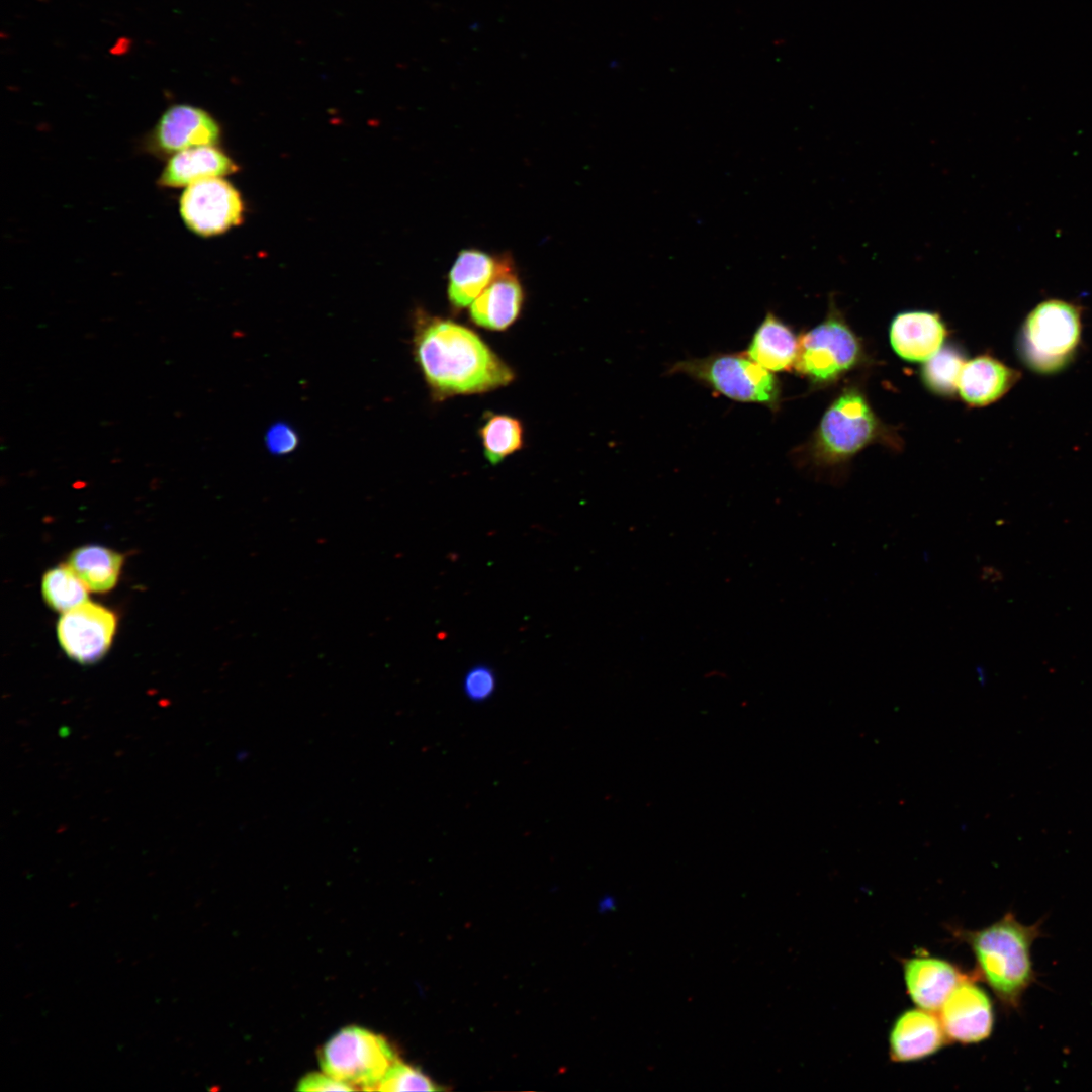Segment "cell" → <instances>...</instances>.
<instances>
[{"mask_svg": "<svg viewBox=\"0 0 1092 1092\" xmlns=\"http://www.w3.org/2000/svg\"><path fill=\"white\" fill-rule=\"evenodd\" d=\"M122 563L123 556L114 550L100 545H85L70 554L67 564L89 590L105 593L116 585Z\"/></svg>", "mask_w": 1092, "mask_h": 1092, "instance_id": "cell-20", "label": "cell"}, {"mask_svg": "<svg viewBox=\"0 0 1092 1092\" xmlns=\"http://www.w3.org/2000/svg\"><path fill=\"white\" fill-rule=\"evenodd\" d=\"M524 301V288L510 258L495 278L471 303L469 317L480 328L506 331L520 316Z\"/></svg>", "mask_w": 1092, "mask_h": 1092, "instance_id": "cell-14", "label": "cell"}, {"mask_svg": "<svg viewBox=\"0 0 1092 1092\" xmlns=\"http://www.w3.org/2000/svg\"><path fill=\"white\" fill-rule=\"evenodd\" d=\"M1082 307L1057 298L1036 304L1023 321L1018 355L1034 373L1052 375L1075 359L1082 341Z\"/></svg>", "mask_w": 1092, "mask_h": 1092, "instance_id": "cell-3", "label": "cell"}, {"mask_svg": "<svg viewBox=\"0 0 1092 1092\" xmlns=\"http://www.w3.org/2000/svg\"><path fill=\"white\" fill-rule=\"evenodd\" d=\"M299 444L296 430L286 422L272 424L265 435V445L269 453L283 456L292 453Z\"/></svg>", "mask_w": 1092, "mask_h": 1092, "instance_id": "cell-26", "label": "cell"}, {"mask_svg": "<svg viewBox=\"0 0 1092 1092\" xmlns=\"http://www.w3.org/2000/svg\"><path fill=\"white\" fill-rule=\"evenodd\" d=\"M671 372L687 374L737 401L772 406L780 395L775 375L746 354H716L689 359L676 363Z\"/></svg>", "mask_w": 1092, "mask_h": 1092, "instance_id": "cell-6", "label": "cell"}, {"mask_svg": "<svg viewBox=\"0 0 1092 1092\" xmlns=\"http://www.w3.org/2000/svg\"><path fill=\"white\" fill-rule=\"evenodd\" d=\"M299 1091H354L355 1088L326 1073H310L299 1080Z\"/></svg>", "mask_w": 1092, "mask_h": 1092, "instance_id": "cell-27", "label": "cell"}, {"mask_svg": "<svg viewBox=\"0 0 1092 1092\" xmlns=\"http://www.w3.org/2000/svg\"><path fill=\"white\" fill-rule=\"evenodd\" d=\"M1041 924L1025 925L1009 911L984 928L959 931L974 954L976 976L1006 1012L1020 1010L1026 991L1036 982L1031 948L1043 935Z\"/></svg>", "mask_w": 1092, "mask_h": 1092, "instance_id": "cell-2", "label": "cell"}, {"mask_svg": "<svg viewBox=\"0 0 1092 1092\" xmlns=\"http://www.w3.org/2000/svg\"><path fill=\"white\" fill-rule=\"evenodd\" d=\"M946 336L944 323L937 313L922 310L897 314L890 326V343L898 356L911 362H924L942 346Z\"/></svg>", "mask_w": 1092, "mask_h": 1092, "instance_id": "cell-16", "label": "cell"}, {"mask_svg": "<svg viewBox=\"0 0 1092 1092\" xmlns=\"http://www.w3.org/2000/svg\"><path fill=\"white\" fill-rule=\"evenodd\" d=\"M179 210L191 232L201 237H211L240 224L244 205L239 192L230 182L220 177H210L185 187Z\"/></svg>", "mask_w": 1092, "mask_h": 1092, "instance_id": "cell-8", "label": "cell"}, {"mask_svg": "<svg viewBox=\"0 0 1092 1092\" xmlns=\"http://www.w3.org/2000/svg\"><path fill=\"white\" fill-rule=\"evenodd\" d=\"M464 695L472 702H484L496 689V675L486 664H476L464 675L462 682Z\"/></svg>", "mask_w": 1092, "mask_h": 1092, "instance_id": "cell-25", "label": "cell"}, {"mask_svg": "<svg viewBox=\"0 0 1092 1092\" xmlns=\"http://www.w3.org/2000/svg\"><path fill=\"white\" fill-rule=\"evenodd\" d=\"M116 626V616L110 609L87 601L62 613L57 623V636L62 649L71 659L90 664L106 654Z\"/></svg>", "mask_w": 1092, "mask_h": 1092, "instance_id": "cell-9", "label": "cell"}, {"mask_svg": "<svg viewBox=\"0 0 1092 1092\" xmlns=\"http://www.w3.org/2000/svg\"><path fill=\"white\" fill-rule=\"evenodd\" d=\"M799 339L789 326L767 313L756 329L746 351L754 362L770 372L790 370L796 362Z\"/></svg>", "mask_w": 1092, "mask_h": 1092, "instance_id": "cell-19", "label": "cell"}, {"mask_svg": "<svg viewBox=\"0 0 1092 1092\" xmlns=\"http://www.w3.org/2000/svg\"><path fill=\"white\" fill-rule=\"evenodd\" d=\"M861 357V346L853 331L831 308L827 317L799 339L795 368L816 384L838 379Z\"/></svg>", "mask_w": 1092, "mask_h": 1092, "instance_id": "cell-7", "label": "cell"}, {"mask_svg": "<svg viewBox=\"0 0 1092 1092\" xmlns=\"http://www.w3.org/2000/svg\"><path fill=\"white\" fill-rule=\"evenodd\" d=\"M966 362L961 350L952 346H942L924 361L921 371L923 383L937 395L951 396L958 391L960 375Z\"/></svg>", "mask_w": 1092, "mask_h": 1092, "instance_id": "cell-23", "label": "cell"}, {"mask_svg": "<svg viewBox=\"0 0 1092 1092\" xmlns=\"http://www.w3.org/2000/svg\"><path fill=\"white\" fill-rule=\"evenodd\" d=\"M882 436V425L856 388L841 392L823 414L811 443V455L822 464L847 460Z\"/></svg>", "mask_w": 1092, "mask_h": 1092, "instance_id": "cell-4", "label": "cell"}, {"mask_svg": "<svg viewBox=\"0 0 1092 1092\" xmlns=\"http://www.w3.org/2000/svg\"><path fill=\"white\" fill-rule=\"evenodd\" d=\"M413 355L436 400L509 385L512 368L471 329L452 320L414 313Z\"/></svg>", "mask_w": 1092, "mask_h": 1092, "instance_id": "cell-1", "label": "cell"}, {"mask_svg": "<svg viewBox=\"0 0 1092 1092\" xmlns=\"http://www.w3.org/2000/svg\"><path fill=\"white\" fill-rule=\"evenodd\" d=\"M484 456L491 465L500 463L524 446L521 421L504 414H490L478 432Z\"/></svg>", "mask_w": 1092, "mask_h": 1092, "instance_id": "cell-21", "label": "cell"}, {"mask_svg": "<svg viewBox=\"0 0 1092 1092\" xmlns=\"http://www.w3.org/2000/svg\"><path fill=\"white\" fill-rule=\"evenodd\" d=\"M439 1088L421 1070L397 1060L376 1086L375 1090L385 1092L398 1091H436Z\"/></svg>", "mask_w": 1092, "mask_h": 1092, "instance_id": "cell-24", "label": "cell"}, {"mask_svg": "<svg viewBox=\"0 0 1092 1092\" xmlns=\"http://www.w3.org/2000/svg\"><path fill=\"white\" fill-rule=\"evenodd\" d=\"M949 1043L936 1012L922 1008L903 1011L889 1032V1056L895 1063L926 1059Z\"/></svg>", "mask_w": 1092, "mask_h": 1092, "instance_id": "cell-12", "label": "cell"}, {"mask_svg": "<svg viewBox=\"0 0 1092 1092\" xmlns=\"http://www.w3.org/2000/svg\"><path fill=\"white\" fill-rule=\"evenodd\" d=\"M88 590L68 564L55 566L42 576V597L49 607L61 613L87 602Z\"/></svg>", "mask_w": 1092, "mask_h": 1092, "instance_id": "cell-22", "label": "cell"}, {"mask_svg": "<svg viewBox=\"0 0 1092 1092\" xmlns=\"http://www.w3.org/2000/svg\"><path fill=\"white\" fill-rule=\"evenodd\" d=\"M397 1060L383 1036L358 1026L341 1029L320 1053L324 1073L362 1090H375Z\"/></svg>", "mask_w": 1092, "mask_h": 1092, "instance_id": "cell-5", "label": "cell"}, {"mask_svg": "<svg viewBox=\"0 0 1092 1092\" xmlns=\"http://www.w3.org/2000/svg\"><path fill=\"white\" fill-rule=\"evenodd\" d=\"M220 136L216 121L204 110L190 105L169 107L150 132L147 146L155 154L174 155L200 147L214 146Z\"/></svg>", "mask_w": 1092, "mask_h": 1092, "instance_id": "cell-11", "label": "cell"}, {"mask_svg": "<svg viewBox=\"0 0 1092 1092\" xmlns=\"http://www.w3.org/2000/svg\"><path fill=\"white\" fill-rule=\"evenodd\" d=\"M907 994L919 1008L938 1012L953 989L968 976L951 962L932 956L902 961Z\"/></svg>", "mask_w": 1092, "mask_h": 1092, "instance_id": "cell-13", "label": "cell"}, {"mask_svg": "<svg viewBox=\"0 0 1092 1092\" xmlns=\"http://www.w3.org/2000/svg\"><path fill=\"white\" fill-rule=\"evenodd\" d=\"M1020 372L990 355L967 361L962 369L958 391L971 406H987L1002 398L1020 379Z\"/></svg>", "mask_w": 1092, "mask_h": 1092, "instance_id": "cell-17", "label": "cell"}, {"mask_svg": "<svg viewBox=\"0 0 1092 1092\" xmlns=\"http://www.w3.org/2000/svg\"><path fill=\"white\" fill-rule=\"evenodd\" d=\"M237 170L236 164L215 146H200L170 157L158 179L162 187H187L201 179L220 177Z\"/></svg>", "mask_w": 1092, "mask_h": 1092, "instance_id": "cell-18", "label": "cell"}, {"mask_svg": "<svg viewBox=\"0 0 1092 1092\" xmlns=\"http://www.w3.org/2000/svg\"><path fill=\"white\" fill-rule=\"evenodd\" d=\"M510 256L494 257L478 249L461 250L449 273L447 296L458 312L471 305L505 266Z\"/></svg>", "mask_w": 1092, "mask_h": 1092, "instance_id": "cell-15", "label": "cell"}, {"mask_svg": "<svg viewBox=\"0 0 1092 1092\" xmlns=\"http://www.w3.org/2000/svg\"><path fill=\"white\" fill-rule=\"evenodd\" d=\"M977 979L976 974H968L937 1012L949 1042L977 1044L994 1030V1004Z\"/></svg>", "mask_w": 1092, "mask_h": 1092, "instance_id": "cell-10", "label": "cell"}]
</instances>
